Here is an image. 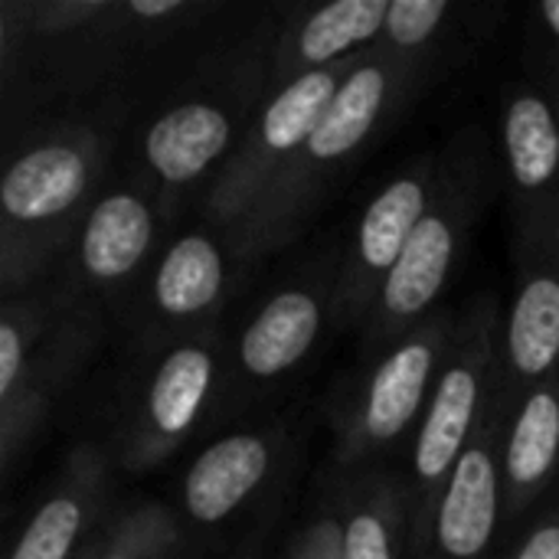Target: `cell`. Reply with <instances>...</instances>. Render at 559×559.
I'll use <instances>...</instances> for the list:
<instances>
[{"label": "cell", "mask_w": 559, "mask_h": 559, "mask_svg": "<svg viewBox=\"0 0 559 559\" xmlns=\"http://www.w3.org/2000/svg\"><path fill=\"white\" fill-rule=\"evenodd\" d=\"M423 75L426 62L386 52L380 46L360 56L305 147L269 183L249 216L229 233L236 259L255 262L288 246L321 197L334 187L337 174L360 154L377 128L393 118Z\"/></svg>", "instance_id": "cell-1"}, {"label": "cell", "mask_w": 559, "mask_h": 559, "mask_svg": "<svg viewBox=\"0 0 559 559\" xmlns=\"http://www.w3.org/2000/svg\"><path fill=\"white\" fill-rule=\"evenodd\" d=\"M495 187L491 144L478 128L459 131L439 154L436 190L403 259L390 272L370 321L364 324V354L380 360L409 331L439 308L445 285L462 259L468 233Z\"/></svg>", "instance_id": "cell-2"}, {"label": "cell", "mask_w": 559, "mask_h": 559, "mask_svg": "<svg viewBox=\"0 0 559 559\" xmlns=\"http://www.w3.org/2000/svg\"><path fill=\"white\" fill-rule=\"evenodd\" d=\"M102 164L105 141L92 128L52 131L7 164L0 180V282L7 298L43 272L72 229L79 233Z\"/></svg>", "instance_id": "cell-3"}, {"label": "cell", "mask_w": 559, "mask_h": 559, "mask_svg": "<svg viewBox=\"0 0 559 559\" xmlns=\"http://www.w3.org/2000/svg\"><path fill=\"white\" fill-rule=\"evenodd\" d=\"M102 337L95 308L46 295H13L0 324V455L3 472L33 442L52 400L72 383Z\"/></svg>", "instance_id": "cell-4"}, {"label": "cell", "mask_w": 559, "mask_h": 559, "mask_svg": "<svg viewBox=\"0 0 559 559\" xmlns=\"http://www.w3.org/2000/svg\"><path fill=\"white\" fill-rule=\"evenodd\" d=\"M501 328L504 314L495 295H478L459 311L449 357L413 436L409 481L416 491V527L432 511L442 485L491 406L501 367Z\"/></svg>", "instance_id": "cell-5"}, {"label": "cell", "mask_w": 559, "mask_h": 559, "mask_svg": "<svg viewBox=\"0 0 559 559\" xmlns=\"http://www.w3.org/2000/svg\"><path fill=\"white\" fill-rule=\"evenodd\" d=\"M459 311H436L416 331H409L396 347L370 364L360 390L347 403L337 432L341 472L377 468L403 439L419 429L442 364L455 337Z\"/></svg>", "instance_id": "cell-6"}, {"label": "cell", "mask_w": 559, "mask_h": 559, "mask_svg": "<svg viewBox=\"0 0 559 559\" xmlns=\"http://www.w3.org/2000/svg\"><path fill=\"white\" fill-rule=\"evenodd\" d=\"M223 383L219 341L206 331L177 337L147 367L121 423L118 459L131 472H147L170 459L210 416Z\"/></svg>", "instance_id": "cell-7"}, {"label": "cell", "mask_w": 559, "mask_h": 559, "mask_svg": "<svg viewBox=\"0 0 559 559\" xmlns=\"http://www.w3.org/2000/svg\"><path fill=\"white\" fill-rule=\"evenodd\" d=\"M354 62L337 69L308 72L288 85H282L252 128L242 134L229 164L216 174L210 190V216L226 236L249 216L269 183L292 164V157L305 147L318 121L324 118L328 105L334 102L337 88L344 85Z\"/></svg>", "instance_id": "cell-8"}, {"label": "cell", "mask_w": 559, "mask_h": 559, "mask_svg": "<svg viewBox=\"0 0 559 559\" xmlns=\"http://www.w3.org/2000/svg\"><path fill=\"white\" fill-rule=\"evenodd\" d=\"M504 413L495 396L485 419L416 527V559H498L508 544L504 521Z\"/></svg>", "instance_id": "cell-9"}, {"label": "cell", "mask_w": 559, "mask_h": 559, "mask_svg": "<svg viewBox=\"0 0 559 559\" xmlns=\"http://www.w3.org/2000/svg\"><path fill=\"white\" fill-rule=\"evenodd\" d=\"M514 298L501 328L495 403L511 413L534 386L559 377V219L518 233Z\"/></svg>", "instance_id": "cell-10"}, {"label": "cell", "mask_w": 559, "mask_h": 559, "mask_svg": "<svg viewBox=\"0 0 559 559\" xmlns=\"http://www.w3.org/2000/svg\"><path fill=\"white\" fill-rule=\"evenodd\" d=\"M436 154H423L396 170L364 206L350 249L337 265L334 321L344 328H360L370 321L377 298L403 259L419 219L429 210L436 190Z\"/></svg>", "instance_id": "cell-11"}, {"label": "cell", "mask_w": 559, "mask_h": 559, "mask_svg": "<svg viewBox=\"0 0 559 559\" xmlns=\"http://www.w3.org/2000/svg\"><path fill=\"white\" fill-rule=\"evenodd\" d=\"M501 164L518 233L559 219V98L537 82H514L501 105Z\"/></svg>", "instance_id": "cell-12"}, {"label": "cell", "mask_w": 559, "mask_h": 559, "mask_svg": "<svg viewBox=\"0 0 559 559\" xmlns=\"http://www.w3.org/2000/svg\"><path fill=\"white\" fill-rule=\"evenodd\" d=\"M337 265H321L282 285L242 328L236 344L239 380L262 386L292 373L318 344L328 318H334Z\"/></svg>", "instance_id": "cell-13"}, {"label": "cell", "mask_w": 559, "mask_h": 559, "mask_svg": "<svg viewBox=\"0 0 559 559\" xmlns=\"http://www.w3.org/2000/svg\"><path fill=\"white\" fill-rule=\"evenodd\" d=\"M341 559H416V491L383 465L344 472L331 511Z\"/></svg>", "instance_id": "cell-14"}, {"label": "cell", "mask_w": 559, "mask_h": 559, "mask_svg": "<svg viewBox=\"0 0 559 559\" xmlns=\"http://www.w3.org/2000/svg\"><path fill=\"white\" fill-rule=\"evenodd\" d=\"M157 242V210L138 187H118L92 200L75 233L79 282L98 295L121 292Z\"/></svg>", "instance_id": "cell-15"}, {"label": "cell", "mask_w": 559, "mask_h": 559, "mask_svg": "<svg viewBox=\"0 0 559 559\" xmlns=\"http://www.w3.org/2000/svg\"><path fill=\"white\" fill-rule=\"evenodd\" d=\"M229 288V255L210 233H183L147 285V324L177 337L206 331Z\"/></svg>", "instance_id": "cell-16"}, {"label": "cell", "mask_w": 559, "mask_h": 559, "mask_svg": "<svg viewBox=\"0 0 559 559\" xmlns=\"http://www.w3.org/2000/svg\"><path fill=\"white\" fill-rule=\"evenodd\" d=\"M108 498V459L95 445H79L46 501L33 511L7 559H75L95 537Z\"/></svg>", "instance_id": "cell-17"}, {"label": "cell", "mask_w": 559, "mask_h": 559, "mask_svg": "<svg viewBox=\"0 0 559 559\" xmlns=\"http://www.w3.org/2000/svg\"><path fill=\"white\" fill-rule=\"evenodd\" d=\"M282 436L275 429H246L229 432L206 445L180 481L183 514L213 527L229 521L272 475L278 462Z\"/></svg>", "instance_id": "cell-18"}, {"label": "cell", "mask_w": 559, "mask_h": 559, "mask_svg": "<svg viewBox=\"0 0 559 559\" xmlns=\"http://www.w3.org/2000/svg\"><path fill=\"white\" fill-rule=\"evenodd\" d=\"M236 111L213 98H190L167 108L144 134V164L164 190H187L239 147Z\"/></svg>", "instance_id": "cell-19"}, {"label": "cell", "mask_w": 559, "mask_h": 559, "mask_svg": "<svg viewBox=\"0 0 559 559\" xmlns=\"http://www.w3.org/2000/svg\"><path fill=\"white\" fill-rule=\"evenodd\" d=\"M508 534L524 527L559 478V377L534 386L514 409L501 449Z\"/></svg>", "instance_id": "cell-20"}, {"label": "cell", "mask_w": 559, "mask_h": 559, "mask_svg": "<svg viewBox=\"0 0 559 559\" xmlns=\"http://www.w3.org/2000/svg\"><path fill=\"white\" fill-rule=\"evenodd\" d=\"M390 0H334L292 23L275 46L272 75L278 88L321 69L357 62L380 46Z\"/></svg>", "instance_id": "cell-21"}, {"label": "cell", "mask_w": 559, "mask_h": 559, "mask_svg": "<svg viewBox=\"0 0 559 559\" xmlns=\"http://www.w3.org/2000/svg\"><path fill=\"white\" fill-rule=\"evenodd\" d=\"M180 521L164 504H138L121 511L98 534L95 559H177Z\"/></svg>", "instance_id": "cell-22"}, {"label": "cell", "mask_w": 559, "mask_h": 559, "mask_svg": "<svg viewBox=\"0 0 559 559\" xmlns=\"http://www.w3.org/2000/svg\"><path fill=\"white\" fill-rule=\"evenodd\" d=\"M452 13V0H390L380 49L423 62V56L436 46Z\"/></svg>", "instance_id": "cell-23"}, {"label": "cell", "mask_w": 559, "mask_h": 559, "mask_svg": "<svg viewBox=\"0 0 559 559\" xmlns=\"http://www.w3.org/2000/svg\"><path fill=\"white\" fill-rule=\"evenodd\" d=\"M498 559H559V501L518 527Z\"/></svg>", "instance_id": "cell-24"}, {"label": "cell", "mask_w": 559, "mask_h": 559, "mask_svg": "<svg viewBox=\"0 0 559 559\" xmlns=\"http://www.w3.org/2000/svg\"><path fill=\"white\" fill-rule=\"evenodd\" d=\"M111 10H115V0H56V3L29 7V16L36 29L59 36L79 26H92V20L108 16Z\"/></svg>", "instance_id": "cell-25"}, {"label": "cell", "mask_w": 559, "mask_h": 559, "mask_svg": "<svg viewBox=\"0 0 559 559\" xmlns=\"http://www.w3.org/2000/svg\"><path fill=\"white\" fill-rule=\"evenodd\" d=\"M282 559H341V534L331 514L311 521L285 550Z\"/></svg>", "instance_id": "cell-26"}, {"label": "cell", "mask_w": 559, "mask_h": 559, "mask_svg": "<svg viewBox=\"0 0 559 559\" xmlns=\"http://www.w3.org/2000/svg\"><path fill=\"white\" fill-rule=\"evenodd\" d=\"M534 36L537 46H544L547 56L554 59V75H559V0L534 7Z\"/></svg>", "instance_id": "cell-27"}, {"label": "cell", "mask_w": 559, "mask_h": 559, "mask_svg": "<svg viewBox=\"0 0 559 559\" xmlns=\"http://www.w3.org/2000/svg\"><path fill=\"white\" fill-rule=\"evenodd\" d=\"M98 534H102V527L95 531V537H92V540H88V544L82 547V554H79L75 559H95V550H98Z\"/></svg>", "instance_id": "cell-28"}]
</instances>
